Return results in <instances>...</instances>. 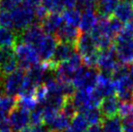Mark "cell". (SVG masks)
<instances>
[{"label":"cell","instance_id":"cell-1","mask_svg":"<svg viewBox=\"0 0 133 132\" xmlns=\"http://www.w3.org/2000/svg\"><path fill=\"white\" fill-rule=\"evenodd\" d=\"M127 65L118 64L113 72V82L117 97L123 103L133 101V84L128 75Z\"/></svg>","mask_w":133,"mask_h":132},{"label":"cell","instance_id":"cell-2","mask_svg":"<svg viewBox=\"0 0 133 132\" xmlns=\"http://www.w3.org/2000/svg\"><path fill=\"white\" fill-rule=\"evenodd\" d=\"M76 49L87 67L92 68L96 65L100 50L89 33H81V36L76 44Z\"/></svg>","mask_w":133,"mask_h":132},{"label":"cell","instance_id":"cell-3","mask_svg":"<svg viewBox=\"0 0 133 132\" xmlns=\"http://www.w3.org/2000/svg\"><path fill=\"white\" fill-rule=\"evenodd\" d=\"M16 57L18 59L19 68L23 70H28L34 65L38 64L40 60V56L38 55L36 49L32 47L31 45L18 42L14 48Z\"/></svg>","mask_w":133,"mask_h":132},{"label":"cell","instance_id":"cell-4","mask_svg":"<svg viewBox=\"0 0 133 132\" xmlns=\"http://www.w3.org/2000/svg\"><path fill=\"white\" fill-rule=\"evenodd\" d=\"M13 29L21 34L29 26L32 25L34 19L36 18L35 10L25 5H19V7L11 10Z\"/></svg>","mask_w":133,"mask_h":132},{"label":"cell","instance_id":"cell-5","mask_svg":"<svg viewBox=\"0 0 133 132\" xmlns=\"http://www.w3.org/2000/svg\"><path fill=\"white\" fill-rule=\"evenodd\" d=\"M83 67V59L79 54H75L71 58L59 63L56 69V78L62 83L72 84V81L79 70Z\"/></svg>","mask_w":133,"mask_h":132},{"label":"cell","instance_id":"cell-6","mask_svg":"<svg viewBox=\"0 0 133 132\" xmlns=\"http://www.w3.org/2000/svg\"><path fill=\"white\" fill-rule=\"evenodd\" d=\"M98 73L95 69L82 67L74 77L72 84L77 90H93L95 88Z\"/></svg>","mask_w":133,"mask_h":132},{"label":"cell","instance_id":"cell-7","mask_svg":"<svg viewBox=\"0 0 133 132\" xmlns=\"http://www.w3.org/2000/svg\"><path fill=\"white\" fill-rule=\"evenodd\" d=\"M26 71L19 68L14 73L8 75L4 78L2 82V89L6 95L15 97V95H19L22 90L24 84Z\"/></svg>","mask_w":133,"mask_h":132},{"label":"cell","instance_id":"cell-8","mask_svg":"<svg viewBox=\"0 0 133 132\" xmlns=\"http://www.w3.org/2000/svg\"><path fill=\"white\" fill-rule=\"evenodd\" d=\"M58 45V40L56 36L46 33L44 37L35 47L38 55L42 59V62H50L54 59L56 48Z\"/></svg>","mask_w":133,"mask_h":132},{"label":"cell","instance_id":"cell-9","mask_svg":"<svg viewBox=\"0 0 133 132\" xmlns=\"http://www.w3.org/2000/svg\"><path fill=\"white\" fill-rule=\"evenodd\" d=\"M113 49L121 64L128 65L133 63V40L117 37Z\"/></svg>","mask_w":133,"mask_h":132},{"label":"cell","instance_id":"cell-10","mask_svg":"<svg viewBox=\"0 0 133 132\" xmlns=\"http://www.w3.org/2000/svg\"><path fill=\"white\" fill-rule=\"evenodd\" d=\"M19 62L14 49H0V76L5 78L18 70Z\"/></svg>","mask_w":133,"mask_h":132},{"label":"cell","instance_id":"cell-11","mask_svg":"<svg viewBox=\"0 0 133 132\" xmlns=\"http://www.w3.org/2000/svg\"><path fill=\"white\" fill-rule=\"evenodd\" d=\"M118 63L117 62V55L114 49L110 48L105 51H101L98 55L96 66L103 74H113Z\"/></svg>","mask_w":133,"mask_h":132},{"label":"cell","instance_id":"cell-12","mask_svg":"<svg viewBox=\"0 0 133 132\" xmlns=\"http://www.w3.org/2000/svg\"><path fill=\"white\" fill-rule=\"evenodd\" d=\"M9 121L13 131L19 132L29 126L28 124L30 123V113L17 106L10 114Z\"/></svg>","mask_w":133,"mask_h":132},{"label":"cell","instance_id":"cell-13","mask_svg":"<svg viewBox=\"0 0 133 132\" xmlns=\"http://www.w3.org/2000/svg\"><path fill=\"white\" fill-rule=\"evenodd\" d=\"M45 34L46 32L42 28L41 24H32L23 32L19 34V38H21V42L29 44L35 48Z\"/></svg>","mask_w":133,"mask_h":132},{"label":"cell","instance_id":"cell-14","mask_svg":"<svg viewBox=\"0 0 133 132\" xmlns=\"http://www.w3.org/2000/svg\"><path fill=\"white\" fill-rule=\"evenodd\" d=\"M94 89L103 99L106 97L114 96V94L116 93L113 79L109 75L103 73L98 74L97 82H96V85Z\"/></svg>","mask_w":133,"mask_h":132},{"label":"cell","instance_id":"cell-15","mask_svg":"<svg viewBox=\"0 0 133 132\" xmlns=\"http://www.w3.org/2000/svg\"><path fill=\"white\" fill-rule=\"evenodd\" d=\"M81 30L78 27L67 25L64 23L60 27V29L56 32V37L57 38L58 42L68 43V44H72L76 46L79 38L81 36Z\"/></svg>","mask_w":133,"mask_h":132},{"label":"cell","instance_id":"cell-16","mask_svg":"<svg viewBox=\"0 0 133 132\" xmlns=\"http://www.w3.org/2000/svg\"><path fill=\"white\" fill-rule=\"evenodd\" d=\"M63 24H64V21L62 18V14L60 13L49 14L41 22V26L45 32L52 35L56 34V32L60 29V27Z\"/></svg>","mask_w":133,"mask_h":132},{"label":"cell","instance_id":"cell-17","mask_svg":"<svg viewBox=\"0 0 133 132\" xmlns=\"http://www.w3.org/2000/svg\"><path fill=\"white\" fill-rule=\"evenodd\" d=\"M76 51H77V49H76L75 45L58 42L52 61L56 63V65H58L59 63H62L71 58L75 54H77Z\"/></svg>","mask_w":133,"mask_h":132},{"label":"cell","instance_id":"cell-18","mask_svg":"<svg viewBox=\"0 0 133 132\" xmlns=\"http://www.w3.org/2000/svg\"><path fill=\"white\" fill-rule=\"evenodd\" d=\"M121 104L122 103L117 96H110V97H106L102 100L99 109L104 117H117V115L119 112Z\"/></svg>","mask_w":133,"mask_h":132},{"label":"cell","instance_id":"cell-19","mask_svg":"<svg viewBox=\"0 0 133 132\" xmlns=\"http://www.w3.org/2000/svg\"><path fill=\"white\" fill-rule=\"evenodd\" d=\"M114 18L122 23H129L133 15V5L128 0H122L114 12Z\"/></svg>","mask_w":133,"mask_h":132},{"label":"cell","instance_id":"cell-20","mask_svg":"<svg viewBox=\"0 0 133 132\" xmlns=\"http://www.w3.org/2000/svg\"><path fill=\"white\" fill-rule=\"evenodd\" d=\"M19 42V34L9 28L0 26V49H14Z\"/></svg>","mask_w":133,"mask_h":132},{"label":"cell","instance_id":"cell-21","mask_svg":"<svg viewBox=\"0 0 133 132\" xmlns=\"http://www.w3.org/2000/svg\"><path fill=\"white\" fill-rule=\"evenodd\" d=\"M98 18L94 11L83 12L80 22V30L82 33H90L98 23Z\"/></svg>","mask_w":133,"mask_h":132},{"label":"cell","instance_id":"cell-22","mask_svg":"<svg viewBox=\"0 0 133 132\" xmlns=\"http://www.w3.org/2000/svg\"><path fill=\"white\" fill-rule=\"evenodd\" d=\"M122 0H98L97 12L103 18H109Z\"/></svg>","mask_w":133,"mask_h":132},{"label":"cell","instance_id":"cell-23","mask_svg":"<svg viewBox=\"0 0 133 132\" xmlns=\"http://www.w3.org/2000/svg\"><path fill=\"white\" fill-rule=\"evenodd\" d=\"M124 128H133V103H122L118 112Z\"/></svg>","mask_w":133,"mask_h":132},{"label":"cell","instance_id":"cell-24","mask_svg":"<svg viewBox=\"0 0 133 132\" xmlns=\"http://www.w3.org/2000/svg\"><path fill=\"white\" fill-rule=\"evenodd\" d=\"M104 132H123L122 121L119 116L113 117H104L101 123Z\"/></svg>","mask_w":133,"mask_h":132},{"label":"cell","instance_id":"cell-25","mask_svg":"<svg viewBox=\"0 0 133 132\" xmlns=\"http://www.w3.org/2000/svg\"><path fill=\"white\" fill-rule=\"evenodd\" d=\"M70 124V118L60 112L48 127L52 132H63L69 128Z\"/></svg>","mask_w":133,"mask_h":132},{"label":"cell","instance_id":"cell-26","mask_svg":"<svg viewBox=\"0 0 133 132\" xmlns=\"http://www.w3.org/2000/svg\"><path fill=\"white\" fill-rule=\"evenodd\" d=\"M81 11H79L77 8L75 9H67L62 13V18L64 21V23L67 25L74 26L78 27L80 26V22H81Z\"/></svg>","mask_w":133,"mask_h":132},{"label":"cell","instance_id":"cell-27","mask_svg":"<svg viewBox=\"0 0 133 132\" xmlns=\"http://www.w3.org/2000/svg\"><path fill=\"white\" fill-rule=\"evenodd\" d=\"M17 105H18V99L16 97L8 95L0 96V115L7 117V115L11 114Z\"/></svg>","mask_w":133,"mask_h":132},{"label":"cell","instance_id":"cell-28","mask_svg":"<svg viewBox=\"0 0 133 132\" xmlns=\"http://www.w3.org/2000/svg\"><path fill=\"white\" fill-rule=\"evenodd\" d=\"M18 105L19 108H22L28 112H32L37 108L38 102L35 98V94H22L17 97Z\"/></svg>","mask_w":133,"mask_h":132},{"label":"cell","instance_id":"cell-29","mask_svg":"<svg viewBox=\"0 0 133 132\" xmlns=\"http://www.w3.org/2000/svg\"><path fill=\"white\" fill-rule=\"evenodd\" d=\"M82 114L85 116L88 122L90 125H99V123H102L104 120L103 115L98 108H91V109L85 111Z\"/></svg>","mask_w":133,"mask_h":132},{"label":"cell","instance_id":"cell-30","mask_svg":"<svg viewBox=\"0 0 133 132\" xmlns=\"http://www.w3.org/2000/svg\"><path fill=\"white\" fill-rule=\"evenodd\" d=\"M89 123L88 122L85 116L82 114V113H79V114H77L72 118L70 126L75 129H77V130H80V131L87 132L88 129L89 128Z\"/></svg>","mask_w":133,"mask_h":132},{"label":"cell","instance_id":"cell-31","mask_svg":"<svg viewBox=\"0 0 133 132\" xmlns=\"http://www.w3.org/2000/svg\"><path fill=\"white\" fill-rule=\"evenodd\" d=\"M42 6L47 10L49 14L60 13L64 10L62 0H42Z\"/></svg>","mask_w":133,"mask_h":132},{"label":"cell","instance_id":"cell-32","mask_svg":"<svg viewBox=\"0 0 133 132\" xmlns=\"http://www.w3.org/2000/svg\"><path fill=\"white\" fill-rule=\"evenodd\" d=\"M98 0H79L77 4V9L82 12L94 11L97 8Z\"/></svg>","mask_w":133,"mask_h":132},{"label":"cell","instance_id":"cell-33","mask_svg":"<svg viewBox=\"0 0 133 132\" xmlns=\"http://www.w3.org/2000/svg\"><path fill=\"white\" fill-rule=\"evenodd\" d=\"M30 123L31 125H42L44 124V115L43 108H36L30 114Z\"/></svg>","mask_w":133,"mask_h":132},{"label":"cell","instance_id":"cell-34","mask_svg":"<svg viewBox=\"0 0 133 132\" xmlns=\"http://www.w3.org/2000/svg\"><path fill=\"white\" fill-rule=\"evenodd\" d=\"M0 132H13L10 121L6 116L0 115Z\"/></svg>","mask_w":133,"mask_h":132},{"label":"cell","instance_id":"cell-35","mask_svg":"<svg viewBox=\"0 0 133 132\" xmlns=\"http://www.w3.org/2000/svg\"><path fill=\"white\" fill-rule=\"evenodd\" d=\"M19 132H52L48 126L42 125H29L28 127L24 128Z\"/></svg>","mask_w":133,"mask_h":132},{"label":"cell","instance_id":"cell-36","mask_svg":"<svg viewBox=\"0 0 133 132\" xmlns=\"http://www.w3.org/2000/svg\"><path fill=\"white\" fill-rule=\"evenodd\" d=\"M22 5H25L27 7L36 10L42 5V0H22Z\"/></svg>","mask_w":133,"mask_h":132},{"label":"cell","instance_id":"cell-37","mask_svg":"<svg viewBox=\"0 0 133 132\" xmlns=\"http://www.w3.org/2000/svg\"><path fill=\"white\" fill-rule=\"evenodd\" d=\"M79 0H62V4L64 9H73L75 8V6H77Z\"/></svg>","mask_w":133,"mask_h":132},{"label":"cell","instance_id":"cell-38","mask_svg":"<svg viewBox=\"0 0 133 132\" xmlns=\"http://www.w3.org/2000/svg\"><path fill=\"white\" fill-rule=\"evenodd\" d=\"M87 132H104L101 125H91Z\"/></svg>","mask_w":133,"mask_h":132},{"label":"cell","instance_id":"cell-39","mask_svg":"<svg viewBox=\"0 0 133 132\" xmlns=\"http://www.w3.org/2000/svg\"><path fill=\"white\" fill-rule=\"evenodd\" d=\"M66 132H83V131L77 130V129H75V128H73V127H71V126H69V128L67 129Z\"/></svg>","mask_w":133,"mask_h":132},{"label":"cell","instance_id":"cell-40","mask_svg":"<svg viewBox=\"0 0 133 132\" xmlns=\"http://www.w3.org/2000/svg\"><path fill=\"white\" fill-rule=\"evenodd\" d=\"M123 132H133V128H124Z\"/></svg>","mask_w":133,"mask_h":132},{"label":"cell","instance_id":"cell-41","mask_svg":"<svg viewBox=\"0 0 133 132\" xmlns=\"http://www.w3.org/2000/svg\"><path fill=\"white\" fill-rule=\"evenodd\" d=\"M128 1H129L130 3H131V4H132V5H133V0H128Z\"/></svg>","mask_w":133,"mask_h":132},{"label":"cell","instance_id":"cell-42","mask_svg":"<svg viewBox=\"0 0 133 132\" xmlns=\"http://www.w3.org/2000/svg\"><path fill=\"white\" fill-rule=\"evenodd\" d=\"M0 96H1V95H0Z\"/></svg>","mask_w":133,"mask_h":132},{"label":"cell","instance_id":"cell-43","mask_svg":"<svg viewBox=\"0 0 133 132\" xmlns=\"http://www.w3.org/2000/svg\"></svg>","mask_w":133,"mask_h":132}]
</instances>
